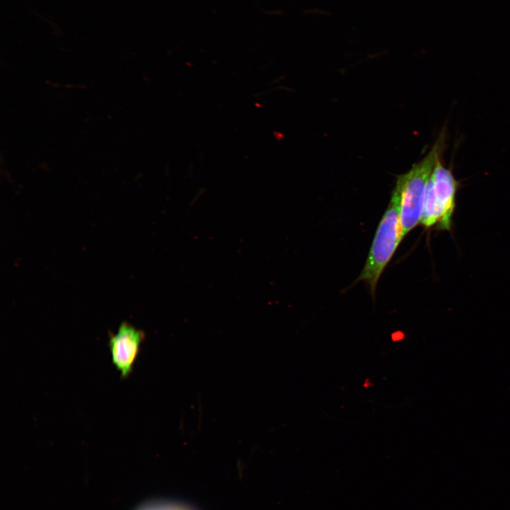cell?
<instances>
[{
    "mask_svg": "<svg viewBox=\"0 0 510 510\" xmlns=\"http://www.w3.org/2000/svg\"><path fill=\"white\" fill-rule=\"evenodd\" d=\"M144 339L143 331L127 322H122L117 332L109 333L108 347L111 361L120 372L121 378L125 379L132 373Z\"/></svg>",
    "mask_w": 510,
    "mask_h": 510,
    "instance_id": "cell-4",
    "label": "cell"
},
{
    "mask_svg": "<svg viewBox=\"0 0 510 510\" xmlns=\"http://www.w3.org/2000/svg\"><path fill=\"white\" fill-rule=\"evenodd\" d=\"M400 194L395 187L374 236L364 267L356 281H365L375 294L378 282L402 240Z\"/></svg>",
    "mask_w": 510,
    "mask_h": 510,
    "instance_id": "cell-2",
    "label": "cell"
},
{
    "mask_svg": "<svg viewBox=\"0 0 510 510\" xmlns=\"http://www.w3.org/2000/svg\"><path fill=\"white\" fill-rule=\"evenodd\" d=\"M441 132L429 154L414 164L407 173L397 177L395 188L400 194V221L404 238L421 222L427 184L445 147Z\"/></svg>",
    "mask_w": 510,
    "mask_h": 510,
    "instance_id": "cell-1",
    "label": "cell"
},
{
    "mask_svg": "<svg viewBox=\"0 0 510 510\" xmlns=\"http://www.w3.org/2000/svg\"><path fill=\"white\" fill-rule=\"evenodd\" d=\"M136 510H190L186 507L165 502H151L139 506Z\"/></svg>",
    "mask_w": 510,
    "mask_h": 510,
    "instance_id": "cell-5",
    "label": "cell"
},
{
    "mask_svg": "<svg viewBox=\"0 0 510 510\" xmlns=\"http://www.w3.org/2000/svg\"><path fill=\"white\" fill-rule=\"evenodd\" d=\"M458 182L450 169L438 160L427 184L421 223L426 227L449 230L455 206Z\"/></svg>",
    "mask_w": 510,
    "mask_h": 510,
    "instance_id": "cell-3",
    "label": "cell"
}]
</instances>
